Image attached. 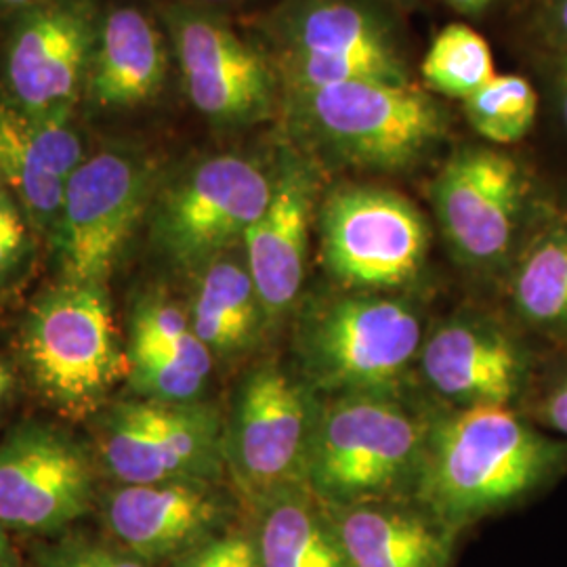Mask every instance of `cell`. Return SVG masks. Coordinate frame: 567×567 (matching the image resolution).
Listing matches in <instances>:
<instances>
[{"label": "cell", "mask_w": 567, "mask_h": 567, "mask_svg": "<svg viewBox=\"0 0 567 567\" xmlns=\"http://www.w3.org/2000/svg\"><path fill=\"white\" fill-rule=\"evenodd\" d=\"M229 252L203 267L189 316L192 332L213 355L243 351L267 324L246 259Z\"/></svg>", "instance_id": "603a6c76"}, {"label": "cell", "mask_w": 567, "mask_h": 567, "mask_svg": "<svg viewBox=\"0 0 567 567\" xmlns=\"http://www.w3.org/2000/svg\"><path fill=\"white\" fill-rule=\"evenodd\" d=\"M224 437L219 412L210 405L124 402L105 419L103 461L124 486L210 482L225 463Z\"/></svg>", "instance_id": "7c38bea8"}, {"label": "cell", "mask_w": 567, "mask_h": 567, "mask_svg": "<svg viewBox=\"0 0 567 567\" xmlns=\"http://www.w3.org/2000/svg\"><path fill=\"white\" fill-rule=\"evenodd\" d=\"M511 320L534 341L567 347V213L547 200L507 274Z\"/></svg>", "instance_id": "ffe728a7"}, {"label": "cell", "mask_w": 567, "mask_h": 567, "mask_svg": "<svg viewBox=\"0 0 567 567\" xmlns=\"http://www.w3.org/2000/svg\"><path fill=\"white\" fill-rule=\"evenodd\" d=\"M7 389H9V374H7V370L0 365V400L4 398Z\"/></svg>", "instance_id": "8d00e7d4"}, {"label": "cell", "mask_w": 567, "mask_h": 567, "mask_svg": "<svg viewBox=\"0 0 567 567\" xmlns=\"http://www.w3.org/2000/svg\"><path fill=\"white\" fill-rule=\"evenodd\" d=\"M171 34L192 103L221 126L271 116L280 74L227 23L194 9L168 11Z\"/></svg>", "instance_id": "5bb4252c"}, {"label": "cell", "mask_w": 567, "mask_h": 567, "mask_svg": "<svg viewBox=\"0 0 567 567\" xmlns=\"http://www.w3.org/2000/svg\"><path fill=\"white\" fill-rule=\"evenodd\" d=\"M351 567H447L458 532L414 498L328 507Z\"/></svg>", "instance_id": "d6986e66"}, {"label": "cell", "mask_w": 567, "mask_h": 567, "mask_svg": "<svg viewBox=\"0 0 567 567\" xmlns=\"http://www.w3.org/2000/svg\"><path fill=\"white\" fill-rule=\"evenodd\" d=\"M208 2H225V0H208Z\"/></svg>", "instance_id": "ab89813d"}, {"label": "cell", "mask_w": 567, "mask_h": 567, "mask_svg": "<svg viewBox=\"0 0 567 567\" xmlns=\"http://www.w3.org/2000/svg\"><path fill=\"white\" fill-rule=\"evenodd\" d=\"M175 567H264L255 532H224L179 557Z\"/></svg>", "instance_id": "f546056e"}, {"label": "cell", "mask_w": 567, "mask_h": 567, "mask_svg": "<svg viewBox=\"0 0 567 567\" xmlns=\"http://www.w3.org/2000/svg\"><path fill=\"white\" fill-rule=\"evenodd\" d=\"M93 468L79 444L51 429H23L0 444V524L55 532L91 507Z\"/></svg>", "instance_id": "9a60e30c"}, {"label": "cell", "mask_w": 567, "mask_h": 567, "mask_svg": "<svg viewBox=\"0 0 567 567\" xmlns=\"http://www.w3.org/2000/svg\"><path fill=\"white\" fill-rule=\"evenodd\" d=\"M0 177L13 187L34 224L58 234L65 182L44 166L25 135L23 114L11 107H0Z\"/></svg>", "instance_id": "cb8c5ba5"}, {"label": "cell", "mask_w": 567, "mask_h": 567, "mask_svg": "<svg viewBox=\"0 0 567 567\" xmlns=\"http://www.w3.org/2000/svg\"><path fill=\"white\" fill-rule=\"evenodd\" d=\"M4 4H11V7H21V4H30L34 0H2Z\"/></svg>", "instance_id": "74e56055"}, {"label": "cell", "mask_w": 567, "mask_h": 567, "mask_svg": "<svg viewBox=\"0 0 567 567\" xmlns=\"http://www.w3.org/2000/svg\"><path fill=\"white\" fill-rule=\"evenodd\" d=\"M543 353L513 320L454 316L423 341L426 385L458 408L526 404Z\"/></svg>", "instance_id": "4fadbf2b"}, {"label": "cell", "mask_w": 567, "mask_h": 567, "mask_svg": "<svg viewBox=\"0 0 567 567\" xmlns=\"http://www.w3.org/2000/svg\"><path fill=\"white\" fill-rule=\"evenodd\" d=\"M192 337L194 332L189 316L179 305L166 299H150L137 309L133 318L128 355L171 349L185 343Z\"/></svg>", "instance_id": "f1b7e54d"}, {"label": "cell", "mask_w": 567, "mask_h": 567, "mask_svg": "<svg viewBox=\"0 0 567 567\" xmlns=\"http://www.w3.org/2000/svg\"><path fill=\"white\" fill-rule=\"evenodd\" d=\"M13 564V555H11V547L4 534V526L0 524V567H11Z\"/></svg>", "instance_id": "d590c367"}, {"label": "cell", "mask_w": 567, "mask_h": 567, "mask_svg": "<svg viewBox=\"0 0 567 567\" xmlns=\"http://www.w3.org/2000/svg\"><path fill=\"white\" fill-rule=\"evenodd\" d=\"M555 203L559 204V206H561V208H564V210H566V213H567V192H566V196H564V198H561V200H555Z\"/></svg>", "instance_id": "f35d334b"}, {"label": "cell", "mask_w": 567, "mask_h": 567, "mask_svg": "<svg viewBox=\"0 0 567 567\" xmlns=\"http://www.w3.org/2000/svg\"><path fill=\"white\" fill-rule=\"evenodd\" d=\"M431 419L398 391L349 393L320 404L305 487L326 507L395 498L414 487Z\"/></svg>", "instance_id": "3957f363"}, {"label": "cell", "mask_w": 567, "mask_h": 567, "mask_svg": "<svg viewBox=\"0 0 567 567\" xmlns=\"http://www.w3.org/2000/svg\"><path fill=\"white\" fill-rule=\"evenodd\" d=\"M41 567H150L126 548L107 547L91 540H68L41 555Z\"/></svg>", "instance_id": "4dcf8cb0"}, {"label": "cell", "mask_w": 567, "mask_h": 567, "mask_svg": "<svg viewBox=\"0 0 567 567\" xmlns=\"http://www.w3.org/2000/svg\"><path fill=\"white\" fill-rule=\"evenodd\" d=\"M107 526L143 561L179 559L224 534L227 505L210 482L124 486L107 501Z\"/></svg>", "instance_id": "e0dca14e"}, {"label": "cell", "mask_w": 567, "mask_h": 567, "mask_svg": "<svg viewBox=\"0 0 567 567\" xmlns=\"http://www.w3.org/2000/svg\"><path fill=\"white\" fill-rule=\"evenodd\" d=\"M553 93L559 121L567 135V53H555L553 60Z\"/></svg>", "instance_id": "836d02e7"}, {"label": "cell", "mask_w": 567, "mask_h": 567, "mask_svg": "<svg viewBox=\"0 0 567 567\" xmlns=\"http://www.w3.org/2000/svg\"><path fill=\"white\" fill-rule=\"evenodd\" d=\"M166 51L154 23L137 9H116L103 25L89 81L91 100L103 107H133L163 89Z\"/></svg>", "instance_id": "44dd1931"}, {"label": "cell", "mask_w": 567, "mask_h": 567, "mask_svg": "<svg viewBox=\"0 0 567 567\" xmlns=\"http://www.w3.org/2000/svg\"><path fill=\"white\" fill-rule=\"evenodd\" d=\"M25 246V224L20 208L0 189V274L18 264Z\"/></svg>", "instance_id": "1f68e13d"}, {"label": "cell", "mask_w": 567, "mask_h": 567, "mask_svg": "<svg viewBox=\"0 0 567 567\" xmlns=\"http://www.w3.org/2000/svg\"><path fill=\"white\" fill-rule=\"evenodd\" d=\"M316 221L326 274L341 290L393 295L425 269L429 225L395 189L337 185L318 206Z\"/></svg>", "instance_id": "8992f818"}, {"label": "cell", "mask_w": 567, "mask_h": 567, "mask_svg": "<svg viewBox=\"0 0 567 567\" xmlns=\"http://www.w3.org/2000/svg\"><path fill=\"white\" fill-rule=\"evenodd\" d=\"M543 28L555 53H567V0H543Z\"/></svg>", "instance_id": "d6a6232c"}, {"label": "cell", "mask_w": 567, "mask_h": 567, "mask_svg": "<svg viewBox=\"0 0 567 567\" xmlns=\"http://www.w3.org/2000/svg\"><path fill=\"white\" fill-rule=\"evenodd\" d=\"M567 475V442L505 405L431 419L412 498L454 532L524 507Z\"/></svg>", "instance_id": "6da1fadb"}, {"label": "cell", "mask_w": 567, "mask_h": 567, "mask_svg": "<svg viewBox=\"0 0 567 567\" xmlns=\"http://www.w3.org/2000/svg\"><path fill=\"white\" fill-rule=\"evenodd\" d=\"M154 166L133 154L103 152L65 183L58 238L65 282L102 286L142 221Z\"/></svg>", "instance_id": "8fae6325"}, {"label": "cell", "mask_w": 567, "mask_h": 567, "mask_svg": "<svg viewBox=\"0 0 567 567\" xmlns=\"http://www.w3.org/2000/svg\"><path fill=\"white\" fill-rule=\"evenodd\" d=\"M522 410L536 425L567 442V347H557L540 360Z\"/></svg>", "instance_id": "83f0119b"}, {"label": "cell", "mask_w": 567, "mask_h": 567, "mask_svg": "<svg viewBox=\"0 0 567 567\" xmlns=\"http://www.w3.org/2000/svg\"><path fill=\"white\" fill-rule=\"evenodd\" d=\"M93 47L95 28L84 4H51L21 21L7 61L21 110L68 112Z\"/></svg>", "instance_id": "ac0fdd59"}, {"label": "cell", "mask_w": 567, "mask_h": 567, "mask_svg": "<svg viewBox=\"0 0 567 567\" xmlns=\"http://www.w3.org/2000/svg\"><path fill=\"white\" fill-rule=\"evenodd\" d=\"M318 189L316 164L286 152L274 171L264 215L244 236V259L267 324L282 320L303 290L311 225L318 219Z\"/></svg>", "instance_id": "2e32d148"}, {"label": "cell", "mask_w": 567, "mask_h": 567, "mask_svg": "<svg viewBox=\"0 0 567 567\" xmlns=\"http://www.w3.org/2000/svg\"><path fill=\"white\" fill-rule=\"evenodd\" d=\"M466 121L480 137L507 147L526 140L538 114L532 82L517 74H496L463 102Z\"/></svg>", "instance_id": "4316f807"}, {"label": "cell", "mask_w": 567, "mask_h": 567, "mask_svg": "<svg viewBox=\"0 0 567 567\" xmlns=\"http://www.w3.org/2000/svg\"><path fill=\"white\" fill-rule=\"evenodd\" d=\"M25 358L44 395L86 414L128 372L103 286L65 282L44 295L25 326Z\"/></svg>", "instance_id": "ba28073f"}, {"label": "cell", "mask_w": 567, "mask_h": 567, "mask_svg": "<svg viewBox=\"0 0 567 567\" xmlns=\"http://www.w3.org/2000/svg\"><path fill=\"white\" fill-rule=\"evenodd\" d=\"M213 368V353L196 334L185 343L128 355V377L143 400L168 404L196 402Z\"/></svg>", "instance_id": "484cf974"}, {"label": "cell", "mask_w": 567, "mask_h": 567, "mask_svg": "<svg viewBox=\"0 0 567 567\" xmlns=\"http://www.w3.org/2000/svg\"><path fill=\"white\" fill-rule=\"evenodd\" d=\"M431 200L456 259L505 276L547 203L536 198L526 164L489 145L456 150L431 185Z\"/></svg>", "instance_id": "5b68a950"}, {"label": "cell", "mask_w": 567, "mask_h": 567, "mask_svg": "<svg viewBox=\"0 0 567 567\" xmlns=\"http://www.w3.org/2000/svg\"><path fill=\"white\" fill-rule=\"evenodd\" d=\"M450 7H454L456 11H463V13H480L487 9L492 2L496 0H446Z\"/></svg>", "instance_id": "e575fe53"}, {"label": "cell", "mask_w": 567, "mask_h": 567, "mask_svg": "<svg viewBox=\"0 0 567 567\" xmlns=\"http://www.w3.org/2000/svg\"><path fill=\"white\" fill-rule=\"evenodd\" d=\"M255 538L264 567H351L330 511L307 487L261 503Z\"/></svg>", "instance_id": "7402d4cb"}, {"label": "cell", "mask_w": 567, "mask_h": 567, "mask_svg": "<svg viewBox=\"0 0 567 567\" xmlns=\"http://www.w3.org/2000/svg\"><path fill=\"white\" fill-rule=\"evenodd\" d=\"M286 121L326 161L381 173L421 163L447 131L446 110L410 81L286 91Z\"/></svg>", "instance_id": "7a4b0ae2"}, {"label": "cell", "mask_w": 567, "mask_h": 567, "mask_svg": "<svg viewBox=\"0 0 567 567\" xmlns=\"http://www.w3.org/2000/svg\"><path fill=\"white\" fill-rule=\"evenodd\" d=\"M421 72L429 91L463 102L496 76L489 42L466 23H450L437 32Z\"/></svg>", "instance_id": "d4e9b609"}, {"label": "cell", "mask_w": 567, "mask_h": 567, "mask_svg": "<svg viewBox=\"0 0 567 567\" xmlns=\"http://www.w3.org/2000/svg\"><path fill=\"white\" fill-rule=\"evenodd\" d=\"M274 173L243 156L196 164L164 189L152 234L164 255L185 269H203L243 244L271 198Z\"/></svg>", "instance_id": "30bf717a"}, {"label": "cell", "mask_w": 567, "mask_h": 567, "mask_svg": "<svg viewBox=\"0 0 567 567\" xmlns=\"http://www.w3.org/2000/svg\"><path fill=\"white\" fill-rule=\"evenodd\" d=\"M286 91L355 81L408 82L389 21L364 0H292L276 18Z\"/></svg>", "instance_id": "9c48e42d"}, {"label": "cell", "mask_w": 567, "mask_h": 567, "mask_svg": "<svg viewBox=\"0 0 567 567\" xmlns=\"http://www.w3.org/2000/svg\"><path fill=\"white\" fill-rule=\"evenodd\" d=\"M425 337L421 313L404 297L341 290L301 316V379L326 398L398 391Z\"/></svg>", "instance_id": "277c9868"}, {"label": "cell", "mask_w": 567, "mask_h": 567, "mask_svg": "<svg viewBox=\"0 0 567 567\" xmlns=\"http://www.w3.org/2000/svg\"><path fill=\"white\" fill-rule=\"evenodd\" d=\"M320 404L301 377L278 364L259 365L244 379L225 429L224 454L252 507L305 487Z\"/></svg>", "instance_id": "52a82bcc"}]
</instances>
